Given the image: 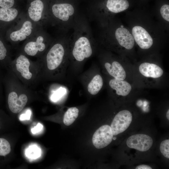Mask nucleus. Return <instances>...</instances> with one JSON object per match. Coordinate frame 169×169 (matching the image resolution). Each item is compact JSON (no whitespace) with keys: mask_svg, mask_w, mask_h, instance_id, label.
Here are the masks:
<instances>
[{"mask_svg":"<svg viewBox=\"0 0 169 169\" xmlns=\"http://www.w3.org/2000/svg\"><path fill=\"white\" fill-rule=\"evenodd\" d=\"M72 28L74 30L70 36V41L73 45L72 54L77 61H82L92 54V33L87 21L81 17L76 20Z\"/></svg>","mask_w":169,"mask_h":169,"instance_id":"nucleus-1","label":"nucleus"},{"mask_svg":"<svg viewBox=\"0 0 169 169\" xmlns=\"http://www.w3.org/2000/svg\"><path fill=\"white\" fill-rule=\"evenodd\" d=\"M26 15L21 16L6 31L4 38L7 42H19L30 37L39 28Z\"/></svg>","mask_w":169,"mask_h":169,"instance_id":"nucleus-2","label":"nucleus"},{"mask_svg":"<svg viewBox=\"0 0 169 169\" xmlns=\"http://www.w3.org/2000/svg\"><path fill=\"white\" fill-rule=\"evenodd\" d=\"M52 39L51 37L40 27L27 39L24 51L27 55L34 56L39 52L44 51L48 44L52 42Z\"/></svg>","mask_w":169,"mask_h":169,"instance_id":"nucleus-3","label":"nucleus"},{"mask_svg":"<svg viewBox=\"0 0 169 169\" xmlns=\"http://www.w3.org/2000/svg\"><path fill=\"white\" fill-rule=\"evenodd\" d=\"M65 33H64L63 35L55 39L46 54L47 66L50 70L57 69L64 58L65 50L64 44L69 36Z\"/></svg>","mask_w":169,"mask_h":169,"instance_id":"nucleus-4","label":"nucleus"},{"mask_svg":"<svg viewBox=\"0 0 169 169\" xmlns=\"http://www.w3.org/2000/svg\"><path fill=\"white\" fill-rule=\"evenodd\" d=\"M26 16L33 22L41 27L49 23V10H46L42 0H33L28 7Z\"/></svg>","mask_w":169,"mask_h":169,"instance_id":"nucleus-5","label":"nucleus"},{"mask_svg":"<svg viewBox=\"0 0 169 169\" xmlns=\"http://www.w3.org/2000/svg\"><path fill=\"white\" fill-rule=\"evenodd\" d=\"M132 118L131 114L128 110L119 112L114 118L110 126L113 135H116L126 130L131 124Z\"/></svg>","mask_w":169,"mask_h":169,"instance_id":"nucleus-6","label":"nucleus"},{"mask_svg":"<svg viewBox=\"0 0 169 169\" xmlns=\"http://www.w3.org/2000/svg\"><path fill=\"white\" fill-rule=\"evenodd\" d=\"M21 15L16 8H0V34L4 37L6 30Z\"/></svg>","mask_w":169,"mask_h":169,"instance_id":"nucleus-7","label":"nucleus"},{"mask_svg":"<svg viewBox=\"0 0 169 169\" xmlns=\"http://www.w3.org/2000/svg\"><path fill=\"white\" fill-rule=\"evenodd\" d=\"M113 135L110 126L103 125L94 133L92 137V143L95 148L101 149L109 145L112 141Z\"/></svg>","mask_w":169,"mask_h":169,"instance_id":"nucleus-8","label":"nucleus"},{"mask_svg":"<svg viewBox=\"0 0 169 169\" xmlns=\"http://www.w3.org/2000/svg\"><path fill=\"white\" fill-rule=\"evenodd\" d=\"M153 140L147 135L137 134L130 137L126 141V144L129 148L141 151L149 150L152 146Z\"/></svg>","mask_w":169,"mask_h":169,"instance_id":"nucleus-9","label":"nucleus"},{"mask_svg":"<svg viewBox=\"0 0 169 169\" xmlns=\"http://www.w3.org/2000/svg\"><path fill=\"white\" fill-rule=\"evenodd\" d=\"M132 32L135 41L141 49H148L152 45L153 43L152 38L142 27L134 26L132 29Z\"/></svg>","mask_w":169,"mask_h":169,"instance_id":"nucleus-10","label":"nucleus"},{"mask_svg":"<svg viewBox=\"0 0 169 169\" xmlns=\"http://www.w3.org/2000/svg\"><path fill=\"white\" fill-rule=\"evenodd\" d=\"M27 101V97L24 94H21L18 97L15 92L12 91L9 93L8 95L7 102L9 109L14 113L20 112L25 106Z\"/></svg>","mask_w":169,"mask_h":169,"instance_id":"nucleus-11","label":"nucleus"},{"mask_svg":"<svg viewBox=\"0 0 169 169\" xmlns=\"http://www.w3.org/2000/svg\"><path fill=\"white\" fill-rule=\"evenodd\" d=\"M116 39L119 44L128 49H132L134 45V39L133 36L126 28H119L115 33Z\"/></svg>","mask_w":169,"mask_h":169,"instance_id":"nucleus-12","label":"nucleus"},{"mask_svg":"<svg viewBox=\"0 0 169 169\" xmlns=\"http://www.w3.org/2000/svg\"><path fill=\"white\" fill-rule=\"evenodd\" d=\"M139 70L144 76L153 78H159L162 75L163 73L162 69L157 65L147 62L140 64Z\"/></svg>","mask_w":169,"mask_h":169,"instance_id":"nucleus-13","label":"nucleus"},{"mask_svg":"<svg viewBox=\"0 0 169 169\" xmlns=\"http://www.w3.org/2000/svg\"><path fill=\"white\" fill-rule=\"evenodd\" d=\"M30 62L29 59L25 55H20L17 58L16 66L17 70L22 76L26 79H30L32 74L29 71Z\"/></svg>","mask_w":169,"mask_h":169,"instance_id":"nucleus-14","label":"nucleus"},{"mask_svg":"<svg viewBox=\"0 0 169 169\" xmlns=\"http://www.w3.org/2000/svg\"><path fill=\"white\" fill-rule=\"evenodd\" d=\"M111 88L116 91L117 95L126 96L130 92L131 87L129 83L125 81L114 79L110 80L109 83Z\"/></svg>","mask_w":169,"mask_h":169,"instance_id":"nucleus-15","label":"nucleus"},{"mask_svg":"<svg viewBox=\"0 0 169 169\" xmlns=\"http://www.w3.org/2000/svg\"><path fill=\"white\" fill-rule=\"evenodd\" d=\"M105 67L109 74L115 78L124 80L126 77V73L123 68L118 62L115 61L112 64L108 62L105 64Z\"/></svg>","mask_w":169,"mask_h":169,"instance_id":"nucleus-16","label":"nucleus"},{"mask_svg":"<svg viewBox=\"0 0 169 169\" xmlns=\"http://www.w3.org/2000/svg\"><path fill=\"white\" fill-rule=\"evenodd\" d=\"M129 5L127 0H107L106 6L110 11L116 13L126 9Z\"/></svg>","mask_w":169,"mask_h":169,"instance_id":"nucleus-17","label":"nucleus"},{"mask_svg":"<svg viewBox=\"0 0 169 169\" xmlns=\"http://www.w3.org/2000/svg\"><path fill=\"white\" fill-rule=\"evenodd\" d=\"M103 85V79L99 74L95 75L89 84L87 89L92 95L97 94L100 90Z\"/></svg>","mask_w":169,"mask_h":169,"instance_id":"nucleus-18","label":"nucleus"},{"mask_svg":"<svg viewBox=\"0 0 169 169\" xmlns=\"http://www.w3.org/2000/svg\"><path fill=\"white\" fill-rule=\"evenodd\" d=\"M4 37L0 34V64L4 65L9 58L8 47Z\"/></svg>","mask_w":169,"mask_h":169,"instance_id":"nucleus-19","label":"nucleus"},{"mask_svg":"<svg viewBox=\"0 0 169 169\" xmlns=\"http://www.w3.org/2000/svg\"><path fill=\"white\" fill-rule=\"evenodd\" d=\"M79 110L76 107L69 108L64 114L63 122L66 125L72 124L78 116Z\"/></svg>","mask_w":169,"mask_h":169,"instance_id":"nucleus-20","label":"nucleus"},{"mask_svg":"<svg viewBox=\"0 0 169 169\" xmlns=\"http://www.w3.org/2000/svg\"><path fill=\"white\" fill-rule=\"evenodd\" d=\"M11 151V146L8 141L4 138L0 137V157H6Z\"/></svg>","mask_w":169,"mask_h":169,"instance_id":"nucleus-21","label":"nucleus"},{"mask_svg":"<svg viewBox=\"0 0 169 169\" xmlns=\"http://www.w3.org/2000/svg\"><path fill=\"white\" fill-rule=\"evenodd\" d=\"M41 151L36 146H30L26 151V155L30 158H36L40 155Z\"/></svg>","mask_w":169,"mask_h":169,"instance_id":"nucleus-22","label":"nucleus"},{"mask_svg":"<svg viewBox=\"0 0 169 169\" xmlns=\"http://www.w3.org/2000/svg\"><path fill=\"white\" fill-rule=\"evenodd\" d=\"M160 149L163 155L165 157L169 158V140L163 141L160 144Z\"/></svg>","mask_w":169,"mask_h":169,"instance_id":"nucleus-23","label":"nucleus"},{"mask_svg":"<svg viewBox=\"0 0 169 169\" xmlns=\"http://www.w3.org/2000/svg\"><path fill=\"white\" fill-rule=\"evenodd\" d=\"M160 13L163 18L167 21H169V5L165 4L160 9Z\"/></svg>","mask_w":169,"mask_h":169,"instance_id":"nucleus-24","label":"nucleus"},{"mask_svg":"<svg viewBox=\"0 0 169 169\" xmlns=\"http://www.w3.org/2000/svg\"><path fill=\"white\" fill-rule=\"evenodd\" d=\"M14 0H0V8H11L14 5Z\"/></svg>","mask_w":169,"mask_h":169,"instance_id":"nucleus-25","label":"nucleus"},{"mask_svg":"<svg viewBox=\"0 0 169 169\" xmlns=\"http://www.w3.org/2000/svg\"><path fill=\"white\" fill-rule=\"evenodd\" d=\"M31 113L30 110L27 111L25 114L21 115L19 118L20 120H29L31 116Z\"/></svg>","mask_w":169,"mask_h":169,"instance_id":"nucleus-26","label":"nucleus"},{"mask_svg":"<svg viewBox=\"0 0 169 169\" xmlns=\"http://www.w3.org/2000/svg\"><path fill=\"white\" fill-rule=\"evenodd\" d=\"M43 125L40 123H38L37 125L32 129L31 131L33 133L35 134L38 132L42 130Z\"/></svg>","mask_w":169,"mask_h":169,"instance_id":"nucleus-27","label":"nucleus"},{"mask_svg":"<svg viewBox=\"0 0 169 169\" xmlns=\"http://www.w3.org/2000/svg\"><path fill=\"white\" fill-rule=\"evenodd\" d=\"M62 90H61L60 92L56 93L53 95L52 100L53 101H56L62 95Z\"/></svg>","mask_w":169,"mask_h":169,"instance_id":"nucleus-28","label":"nucleus"},{"mask_svg":"<svg viewBox=\"0 0 169 169\" xmlns=\"http://www.w3.org/2000/svg\"><path fill=\"white\" fill-rule=\"evenodd\" d=\"M136 169H151L152 168L150 166L145 165H139L136 166Z\"/></svg>","mask_w":169,"mask_h":169,"instance_id":"nucleus-29","label":"nucleus"},{"mask_svg":"<svg viewBox=\"0 0 169 169\" xmlns=\"http://www.w3.org/2000/svg\"><path fill=\"white\" fill-rule=\"evenodd\" d=\"M166 116L167 119L169 120V110H168L166 112Z\"/></svg>","mask_w":169,"mask_h":169,"instance_id":"nucleus-30","label":"nucleus"},{"mask_svg":"<svg viewBox=\"0 0 169 169\" xmlns=\"http://www.w3.org/2000/svg\"><path fill=\"white\" fill-rule=\"evenodd\" d=\"M1 76H0V86H1V85H0L1 81Z\"/></svg>","mask_w":169,"mask_h":169,"instance_id":"nucleus-31","label":"nucleus"}]
</instances>
